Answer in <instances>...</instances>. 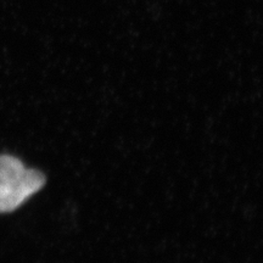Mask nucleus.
<instances>
[{
    "instance_id": "nucleus-1",
    "label": "nucleus",
    "mask_w": 263,
    "mask_h": 263,
    "mask_svg": "<svg viewBox=\"0 0 263 263\" xmlns=\"http://www.w3.org/2000/svg\"><path fill=\"white\" fill-rule=\"evenodd\" d=\"M45 184V176L18 159L0 155V213L12 212Z\"/></svg>"
}]
</instances>
